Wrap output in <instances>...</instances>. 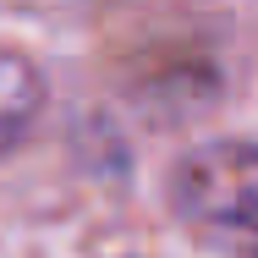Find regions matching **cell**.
Wrapping results in <instances>:
<instances>
[{"mask_svg": "<svg viewBox=\"0 0 258 258\" xmlns=\"http://www.w3.org/2000/svg\"><path fill=\"white\" fill-rule=\"evenodd\" d=\"M170 209L204 247L258 258V143L214 138L187 149L170 170Z\"/></svg>", "mask_w": 258, "mask_h": 258, "instance_id": "obj_1", "label": "cell"}, {"mask_svg": "<svg viewBox=\"0 0 258 258\" xmlns=\"http://www.w3.org/2000/svg\"><path fill=\"white\" fill-rule=\"evenodd\" d=\"M44 110V72L17 50H0V154L28 138Z\"/></svg>", "mask_w": 258, "mask_h": 258, "instance_id": "obj_2", "label": "cell"}]
</instances>
